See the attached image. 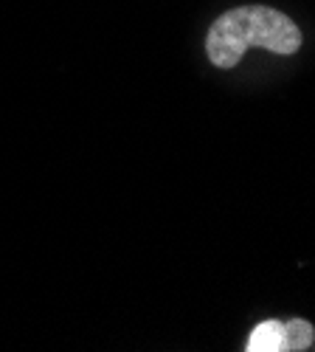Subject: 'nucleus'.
<instances>
[{"label":"nucleus","instance_id":"nucleus-1","mask_svg":"<svg viewBox=\"0 0 315 352\" xmlns=\"http://www.w3.org/2000/svg\"><path fill=\"white\" fill-rule=\"evenodd\" d=\"M248 48L290 56L301 48V28L284 12L270 6H240L211 23L206 34V54L211 65L234 68Z\"/></svg>","mask_w":315,"mask_h":352},{"label":"nucleus","instance_id":"nucleus-2","mask_svg":"<svg viewBox=\"0 0 315 352\" xmlns=\"http://www.w3.org/2000/svg\"><path fill=\"white\" fill-rule=\"evenodd\" d=\"M248 352H284V321H262L256 324L245 344Z\"/></svg>","mask_w":315,"mask_h":352},{"label":"nucleus","instance_id":"nucleus-3","mask_svg":"<svg viewBox=\"0 0 315 352\" xmlns=\"http://www.w3.org/2000/svg\"><path fill=\"white\" fill-rule=\"evenodd\" d=\"M315 344V327L307 318L284 321V352H304Z\"/></svg>","mask_w":315,"mask_h":352}]
</instances>
